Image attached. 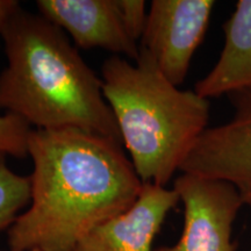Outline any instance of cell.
<instances>
[{"instance_id": "obj_1", "label": "cell", "mask_w": 251, "mask_h": 251, "mask_svg": "<svg viewBox=\"0 0 251 251\" xmlns=\"http://www.w3.org/2000/svg\"><path fill=\"white\" fill-rule=\"evenodd\" d=\"M29 156L30 203L8 228L11 251H75L143 186L122 144L78 128L33 129Z\"/></svg>"}, {"instance_id": "obj_2", "label": "cell", "mask_w": 251, "mask_h": 251, "mask_svg": "<svg viewBox=\"0 0 251 251\" xmlns=\"http://www.w3.org/2000/svg\"><path fill=\"white\" fill-rule=\"evenodd\" d=\"M0 36L7 57L0 74V109L35 129L78 128L124 144L101 79L61 28L20 6Z\"/></svg>"}, {"instance_id": "obj_3", "label": "cell", "mask_w": 251, "mask_h": 251, "mask_svg": "<svg viewBox=\"0 0 251 251\" xmlns=\"http://www.w3.org/2000/svg\"><path fill=\"white\" fill-rule=\"evenodd\" d=\"M101 81L137 176L166 186L208 128V99L178 89L142 48L135 65L122 56L106 59Z\"/></svg>"}, {"instance_id": "obj_4", "label": "cell", "mask_w": 251, "mask_h": 251, "mask_svg": "<svg viewBox=\"0 0 251 251\" xmlns=\"http://www.w3.org/2000/svg\"><path fill=\"white\" fill-rule=\"evenodd\" d=\"M174 190L184 203V227L178 242L155 251H235L233 225L246 206L242 192L228 180L181 174Z\"/></svg>"}, {"instance_id": "obj_5", "label": "cell", "mask_w": 251, "mask_h": 251, "mask_svg": "<svg viewBox=\"0 0 251 251\" xmlns=\"http://www.w3.org/2000/svg\"><path fill=\"white\" fill-rule=\"evenodd\" d=\"M215 1L153 0L140 48L176 86L184 83L191 61L205 39Z\"/></svg>"}, {"instance_id": "obj_6", "label": "cell", "mask_w": 251, "mask_h": 251, "mask_svg": "<svg viewBox=\"0 0 251 251\" xmlns=\"http://www.w3.org/2000/svg\"><path fill=\"white\" fill-rule=\"evenodd\" d=\"M234 106L230 121L207 128L191 149L183 174L251 185V90L229 94Z\"/></svg>"}, {"instance_id": "obj_7", "label": "cell", "mask_w": 251, "mask_h": 251, "mask_svg": "<svg viewBox=\"0 0 251 251\" xmlns=\"http://www.w3.org/2000/svg\"><path fill=\"white\" fill-rule=\"evenodd\" d=\"M40 15L68 31L83 49L102 48L136 62L140 45L128 35L115 0H37Z\"/></svg>"}, {"instance_id": "obj_8", "label": "cell", "mask_w": 251, "mask_h": 251, "mask_svg": "<svg viewBox=\"0 0 251 251\" xmlns=\"http://www.w3.org/2000/svg\"><path fill=\"white\" fill-rule=\"evenodd\" d=\"M179 201L174 188L143 183L129 208L94 228L75 251H151L166 216Z\"/></svg>"}, {"instance_id": "obj_9", "label": "cell", "mask_w": 251, "mask_h": 251, "mask_svg": "<svg viewBox=\"0 0 251 251\" xmlns=\"http://www.w3.org/2000/svg\"><path fill=\"white\" fill-rule=\"evenodd\" d=\"M224 30L226 41L219 61L194 86L205 99L251 90V0H238Z\"/></svg>"}, {"instance_id": "obj_10", "label": "cell", "mask_w": 251, "mask_h": 251, "mask_svg": "<svg viewBox=\"0 0 251 251\" xmlns=\"http://www.w3.org/2000/svg\"><path fill=\"white\" fill-rule=\"evenodd\" d=\"M30 178L19 176L6 164L0 153V233L11 227L19 213L30 203Z\"/></svg>"}, {"instance_id": "obj_11", "label": "cell", "mask_w": 251, "mask_h": 251, "mask_svg": "<svg viewBox=\"0 0 251 251\" xmlns=\"http://www.w3.org/2000/svg\"><path fill=\"white\" fill-rule=\"evenodd\" d=\"M29 122L14 113L0 115V153L24 158L29 156Z\"/></svg>"}, {"instance_id": "obj_12", "label": "cell", "mask_w": 251, "mask_h": 251, "mask_svg": "<svg viewBox=\"0 0 251 251\" xmlns=\"http://www.w3.org/2000/svg\"><path fill=\"white\" fill-rule=\"evenodd\" d=\"M115 4L128 35L140 45L148 17L146 2L143 0H115Z\"/></svg>"}, {"instance_id": "obj_13", "label": "cell", "mask_w": 251, "mask_h": 251, "mask_svg": "<svg viewBox=\"0 0 251 251\" xmlns=\"http://www.w3.org/2000/svg\"><path fill=\"white\" fill-rule=\"evenodd\" d=\"M19 7H20V2L17 0H0V31L6 21Z\"/></svg>"}, {"instance_id": "obj_14", "label": "cell", "mask_w": 251, "mask_h": 251, "mask_svg": "<svg viewBox=\"0 0 251 251\" xmlns=\"http://www.w3.org/2000/svg\"><path fill=\"white\" fill-rule=\"evenodd\" d=\"M242 192L244 203L251 209V185H244V186H237Z\"/></svg>"}, {"instance_id": "obj_15", "label": "cell", "mask_w": 251, "mask_h": 251, "mask_svg": "<svg viewBox=\"0 0 251 251\" xmlns=\"http://www.w3.org/2000/svg\"><path fill=\"white\" fill-rule=\"evenodd\" d=\"M30 251H40V250H30Z\"/></svg>"}]
</instances>
